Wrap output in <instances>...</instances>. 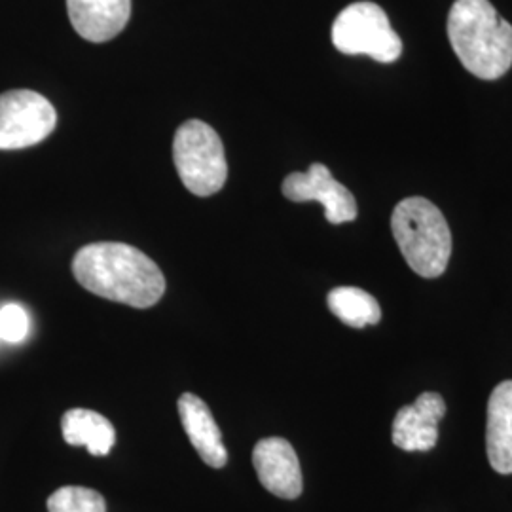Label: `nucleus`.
<instances>
[{"instance_id": "nucleus-12", "label": "nucleus", "mask_w": 512, "mask_h": 512, "mask_svg": "<svg viewBox=\"0 0 512 512\" xmlns=\"http://www.w3.org/2000/svg\"><path fill=\"white\" fill-rule=\"evenodd\" d=\"M486 450L494 471L512 475V380L501 382L490 395Z\"/></svg>"}, {"instance_id": "nucleus-5", "label": "nucleus", "mask_w": 512, "mask_h": 512, "mask_svg": "<svg viewBox=\"0 0 512 512\" xmlns=\"http://www.w3.org/2000/svg\"><path fill=\"white\" fill-rule=\"evenodd\" d=\"M332 44L346 55H368L378 63H395L403 40L393 31L382 6L355 2L344 8L332 25Z\"/></svg>"}, {"instance_id": "nucleus-11", "label": "nucleus", "mask_w": 512, "mask_h": 512, "mask_svg": "<svg viewBox=\"0 0 512 512\" xmlns=\"http://www.w3.org/2000/svg\"><path fill=\"white\" fill-rule=\"evenodd\" d=\"M177 406L184 431L196 452L200 454L203 463L213 469H222L228 463V452L222 444L220 427L213 418L209 406L192 393L181 395Z\"/></svg>"}, {"instance_id": "nucleus-10", "label": "nucleus", "mask_w": 512, "mask_h": 512, "mask_svg": "<svg viewBox=\"0 0 512 512\" xmlns=\"http://www.w3.org/2000/svg\"><path fill=\"white\" fill-rule=\"evenodd\" d=\"M74 31L93 44L118 37L131 18V0H67Z\"/></svg>"}, {"instance_id": "nucleus-1", "label": "nucleus", "mask_w": 512, "mask_h": 512, "mask_svg": "<svg viewBox=\"0 0 512 512\" xmlns=\"http://www.w3.org/2000/svg\"><path fill=\"white\" fill-rule=\"evenodd\" d=\"M73 274L86 291L137 310L156 306L165 293L158 264L126 243L101 241L82 247L74 255Z\"/></svg>"}, {"instance_id": "nucleus-2", "label": "nucleus", "mask_w": 512, "mask_h": 512, "mask_svg": "<svg viewBox=\"0 0 512 512\" xmlns=\"http://www.w3.org/2000/svg\"><path fill=\"white\" fill-rule=\"evenodd\" d=\"M446 29L461 65L476 78L497 80L509 73L512 25L490 0H456Z\"/></svg>"}, {"instance_id": "nucleus-16", "label": "nucleus", "mask_w": 512, "mask_h": 512, "mask_svg": "<svg viewBox=\"0 0 512 512\" xmlns=\"http://www.w3.org/2000/svg\"><path fill=\"white\" fill-rule=\"evenodd\" d=\"M31 330L29 313L19 304H4L0 308V340L6 344H21Z\"/></svg>"}, {"instance_id": "nucleus-6", "label": "nucleus", "mask_w": 512, "mask_h": 512, "mask_svg": "<svg viewBox=\"0 0 512 512\" xmlns=\"http://www.w3.org/2000/svg\"><path fill=\"white\" fill-rule=\"evenodd\" d=\"M57 126L54 105L37 92L12 90L0 95V150L35 147Z\"/></svg>"}, {"instance_id": "nucleus-7", "label": "nucleus", "mask_w": 512, "mask_h": 512, "mask_svg": "<svg viewBox=\"0 0 512 512\" xmlns=\"http://www.w3.org/2000/svg\"><path fill=\"white\" fill-rule=\"evenodd\" d=\"M283 196L296 203L319 202L325 207L330 224H344L357 219V202L342 183H338L329 167L311 164L306 173H291L281 184Z\"/></svg>"}, {"instance_id": "nucleus-13", "label": "nucleus", "mask_w": 512, "mask_h": 512, "mask_svg": "<svg viewBox=\"0 0 512 512\" xmlns=\"http://www.w3.org/2000/svg\"><path fill=\"white\" fill-rule=\"evenodd\" d=\"M63 439L71 446H86L92 456H107L114 442V425L99 412L86 408H73L61 420Z\"/></svg>"}, {"instance_id": "nucleus-14", "label": "nucleus", "mask_w": 512, "mask_h": 512, "mask_svg": "<svg viewBox=\"0 0 512 512\" xmlns=\"http://www.w3.org/2000/svg\"><path fill=\"white\" fill-rule=\"evenodd\" d=\"M329 310L349 327L363 329L366 325H378L382 310L372 294L359 287H336L327 296Z\"/></svg>"}, {"instance_id": "nucleus-3", "label": "nucleus", "mask_w": 512, "mask_h": 512, "mask_svg": "<svg viewBox=\"0 0 512 512\" xmlns=\"http://www.w3.org/2000/svg\"><path fill=\"white\" fill-rule=\"evenodd\" d=\"M391 232L416 274L433 279L446 272L452 256V232L435 203L421 196L397 203Z\"/></svg>"}, {"instance_id": "nucleus-15", "label": "nucleus", "mask_w": 512, "mask_h": 512, "mask_svg": "<svg viewBox=\"0 0 512 512\" xmlns=\"http://www.w3.org/2000/svg\"><path fill=\"white\" fill-rule=\"evenodd\" d=\"M48 512H107V503L92 488L63 486L48 497Z\"/></svg>"}, {"instance_id": "nucleus-4", "label": "nucleus", "mask_w": 512, "mask_h": 512, "mask_svg": "<svg viewBox=\"0 0 512 512\" xmlns=\"http://www.w3.org/2000/svg\"><path fill=\"white\" fill-rule=\"evenodd\" d=\"M173 162L188 192L209 198L228 179V164L219 133L202 120H188L173 139Z\"/></svg>"}, {"instance_id": "nucleus-8", "label": "nucleus", "mask_w": 512, "mask_h": 512, "mask_svg": "<svg viewBox=\"0 0 512 512\" xmlns=\"http://www.w3.org/2000/svg\"><path fill=\"white\" fill-rule=\"evenodd\" d=\"M253 465L260 484L270 494L281 499H296L302 495V469L289 440L281 437L260 440L253 450Z\"/></svg>"}, {"instance_id": "nucleus-9", "label": "nucleus", "mask_w": 512, "mask_h": 512, "mask_svg": "<svg viewBox=\"0 0 512 512\" xmlns=\"http://www.w3.org/2000/svg\"><path fill=\"white\" fill-rule=\"evenodd\" d=\"M446 403L439 393H421L416 403L403 406L393 420V444L404 452H429L439 440V421Z\"/></svg>"}]
</instances>
